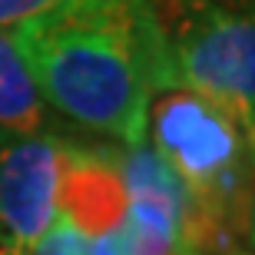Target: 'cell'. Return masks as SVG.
I'll return each mask as SVG.
<instances>
[{
	"label": "cell",
	"mask_w": 255,
	"mask_h": 255,
	"mask_svg": "<svg viewBox=\"0 0 255 255\" xmlns=\"http://www.w3.org/2000/svg\"><path fill=\"white\" fill-rule=\"evenodd\" d=\"M63 139L47 132H0V255H27L60 212Z\"/></svg>",
	"instance_id": "cell-3"
},
{
	"label": "cell",
	"mask_w": 255,
	"mask_h": 255,
	"mask_svg": "<svg viewBox=\"0 0 255 255\" xmlns=\"http://www.w3.org/2000/svg\"><path fill=\"white\" fill-rule=\"evenodd\" d=\"M53 129L50 123V106L40 93L37 80L23 63L13 33L0 30V132H47Z\"/></svg>",
	"instance_id": "cell-5"
},
{
	"label": "cell",
	"mask_w": 255,
	"mask_h": 255,
	"mask_svg": "<svg viewBox=\"0 0 255 255\" xmlns=\"http://www.w3.org/2000/svg\"><path fill=\"white\" fill-rule=\"evenodd\" d=\"M60 212L90 239V255L126 252V189L113 149L63 139Z\"/></svg>",
	"instance_id": "cell-4"
},
{
	"label": "cell",
	"mask_w": 255,
	"mask_h": 255,
	"mask_svg": "<svg viewBox=\"0 0 255 255\" xmlns=\"http://www.w3.org/2000/svg\"><path fill=\"white\" fill-rule=\"evenodd\" d=\"M66 3H73V0H0V30H13L17 23L53 13Z\"/></svg>",
	"instance_id": "cell-7"
},
{
	"label": "cell",
	"mask_w": 255,
	"mask_h": 255,
	"mask_svg": "<svg viewBox=\"0 0 255 255\" xmlns=\"http://www.w3.org/2000/svg\"><path fill=\"white\" fill-rule=\"evenodd\" d=\"M169 50L176 90L216 103L252 136L255 129V27L252 10L219 0H149Z\"/></svg>",
	"instance_id": "cell-2"
},
{
	"label": "cell",
	"mask_w": 255,
	"mask_h": 255,
	"mask_svg": "<svg viewBox=\"0 0 255 255\" xmlns=\"http://www.w3.org/2000/svg\"><path fill=\"white\" fill-rule=\"evenodd\" d=\"M10 33L47 106L123 146L146 139L152 93L176 90L149 0H73Z\"/></svg>",
	"instance_id": "cell-1"
},
{
	"label": "cell",
	"mask_w": 255,
	"mask_h": 255,
	"mask_svg": "<svg viewBox=\"0 0 255 255\" xmlns=\"http://www.w3.org/2000/svg\"><path fill=\"white\" fill-rule=\"evenodd\" d=\"M27 255H90V239L63 212H57L50 229L33 242V249Z\"/></svg>",
	"instance_id": "cell-6"
},
{
	"label": "cell",
	"mask_w": 255,
	"mask_h": 255,
	"mask_svg": "<svg viewBox=\"0 0 255 255\" xmlns=\"http://www.w3.org/2000/svg\"><path fill=\"white\" fill-rule=\"evenodd\" d=\"M219 3H226L232 10H252V0H219Z\"/></svg>",
	"instance_id": "cell-8"
}]
</instances>
